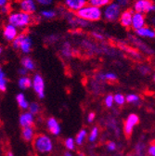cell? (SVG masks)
I'll use <instances>...</instances> for the list:
<instances>
[{"instance_id": "41", "label": "cell", "mask_w": 155, "mask_h": 156, "mask_svg": "<svg viewBox=\"0 0 155 156\" xmlns=\"http://www.w3.org/2000/svg\"><path fill=\"white\" fill-rule=\"evenodd\" d=\"M95 118H96V113L93 112H89L88 115H87V122H88L89 124H91V123L94 122Z\"/></svg>"}, {"instance_id": "36", "label": "cell", "mask_w": 155, "mask_h": 156, "mask_svg": "<svg viewBox=\"0 0 155 156\" xmlns=\"http://www.w3.org/2000/svg\"><path fill=\"white\" fill-rule=\"evenodd\" d=\"M139 70V72H140V73H141L142 75H148V74H150V67H149V66H146V65L140 66Z\"/></svg>"}, {"instance_id": "13", "label": "cell", "mask_w": 155, "mask_h": 156, "mask_svg": "<svg viewBox=\"0 0 155 156\" xmlns=\"http://www.w3.org/2000/svg\"><path fill=\"white\" fill-rule=\"evenodd\" d=\"M47 128L53 136H59L62 132V126L60 122L55 117H49L47 120Z\"/></svg>"}, {"instance_id": "28", "label": "cell", "mask_w": 155, "mask_h": 156, "mask_svg": "<svg viewBox=\"0 0 155 156\" xmlns=\"http://www.w3.org/2000/svg\"><path fill=\"white\" fill-rule=\"evenodd\" d=\"M145 144L143 142H139L135 146L134 156H145Z\"/></svg>"}, {"instance_id": "46", "label": "cell", "mask_w": 155, "mask_h": 156, "mask_svg": "<svg viewBox=\"0 0 155 156\" xmlns=\"http://www.w3.org/2000/svg\"><path fill=\"white\" fill-rule=\"evenodd\" d=\"M7 156H15V155H14L11 151H8V152H7Z\"/></svg>"}, {"instance_id": "27", "label": "cell", "mask_w": 155, "mask_h": 156, "mask_svg": "<svg viewBox=\"0 0 155 156\" xmlns=\"http://www.w3.org/2000/svg\"><path fill=\"white\" fill-rule=\"evenodd\" d=\"M125 97V102H128V103L134 104V105H139L140 103V97L138 94L131 93Z\"/></svg>"}, {"instance_id": "8", "label": "cell", "mask_w": 155, "mask_h": 156, "mask_svg": "<svg viewBox=\"0 0 155 156\" xmlns=\"http://www.w3.org/2000/svg\"><path fill=\"white\" fill-rule=\"evenodd\" d=\"M139 123V117L136 113H130L125 121L124 131L126 136H130L134 131L135 126Z\"/></svg>"}, {"instance_id": "37", "label": "cell", "mask_w": 155, "mask_h": 156, "mask_svg": "<svg viewBox=\"0 0 155 156\" xmlns=\"http://www.w3.org/2000/svg\"><path fill=\"white\" fill-rule=\"evenodd\" d=\"M34 1L41 6H49L52 4L53 0H34Z\"/></svg>"}, {"instance_id": "14", "label": "cell", "mask_w": 155, "mask_h": 156, "mask_svg": "<svg viewBox=\"0 0 155 156\" xmlns=\"http://www.w3.org/2000/svg\"><path fill=\"white\" fill-rule=\"evenodd\" d=\"M19 124L23 128V127H28V126H33L34 124V115H33L31 112H23L19 118Z\"/></svg>"}, {"instance_id": "17", "label": "cell", "mask_w": 155, "mask_h": 156, "mask_svg": "<svg viewBox=\"0 0 155 156\" xmlns=\"http://www.w3.org/2000/svg\"><path fill=\"white\" fill-rule=\"evenodd\" d=\"M22 136H23V139L27 142L33 141V140L34 139V136H35L34 128L33 126L23 127V130H22Z\"/></svg>"}, {"instance_id": "5", "label": "cell", "mask_w": 155, "mask_h": 156, "mask_svg": "<svg viewBox=\"0 0 155 156\" xmlns=\"http://www.w3.org/2000/svg\"><path fill=\"white\" fill-rule=\"evenodd\" d=\"M121 12L122 8L116 2H111L105 7L104 10L102 11V17L110 23H114L118 21Z\"/></svg>"}, {"instance_id": "31", "label": "cell", "mask_w": 155, "mask_h": 156, "mask_svg": "<svg viewBox=\"0 0 155 156\" xmlns=\"http://www.w3.org/2000/svg\"><path fill=\"white\" fill-rule=\"evenodd\" d=\"M28 112H31L33 115H36L39 113L40 112V105L38 104L37 102H32L29 104V107H28Z\"/></svg>"}, {"instance_id": "38", "label": "cell", "mask_w": 155, "mask_h": 156, "mask_svg": "<svg viewBox=\"0 0 155 156\" xmlns=\"http://www.w3.org/2000/svg\"><path fill=\"white\" fill-rule=\"evenodd\" d=\"M147 152L150 156H155V145L154 143L150 144L148 149H147Z\"/></svg>"}, {"instance_id": "42", "label": "cell", "mask_w": 155, "mask_h": 156, "mask_svg": "<svg viewBox=\"0 0 155 156\" xmlns=\"http://www.w3.org/2000/svg\"><path fill=\"white\" fill-rule=\"evenodd\" d=\"M91 34L96 38V39H99V40H103L104 39V36L101 34H100V33H97V32H92L91 33Z\"/></svg>"}, {"instance_id": "23", "label": "cell", "mask_w": 155, "mask_h": 156, "mask_svg": "<svg viewBox=\"0 0 155 156\" xmlns=\"http://www.w3.org/2000/svg\"><path fill=\"white\" fill-rule=\"evenodd\" d=\"M18 85H19V87L21 89H29L32 87V79L28 76H22L20 79H19V82H18Z\"/></svg>"}, {"instance_id": "24", "label": "cell", "mask_w": 155, "mask_h": 156, "mask_svg": "<svg viewBox=\"0 0 155 156\" xmlns=\"http://www.w3.org/2000/svg\"><path fill=\"white\" fill-rule=\"evenodd\" d=\"M111 2H112V0H87L88 5L99 8V9L105 8Z\"/></svg>"}, {"instance_id": "12", "label": "cell", "mask_w": 155, "mask_h": 156, "mask_svg": "<svg viewBox=\"0 0 155 156\" xmlns=\"http://www.w3.org/2000/svg\"><path fill=\"white\" fill-rule=\"evenodd\" d=\"M87 4V0H64V5L67 9L76 12Z\"/></svg>"}, {"instance_id": "6", "label": "cell", "mask_w": 155, "mask_h": 156, "mask_svg": "<svg viewBox=\"0 0 155 156\" xmlns=\"http://www.w3.org/2000/svg\"><path fill=\"white\" fill-rule=\"evenodd\" d=\"M32 87L34 91V93L37 95V97L39 98L40 100H43L45 96H46V92H45V80L41 74L39 73H35L33 76L32 79Z\"/></svg>"}, {"instance_id": "9", "label": "cell", "mask_w": 155, "mask_h": 156, "mask_svg": "<svg viewBox=\"0 0 155 156\" xmlns=\"http://www.w3.org/2000/svg\"><path fill=\"white\" fill-rule=\"evenodd\" d=\"M146 16L143 13L139 12H134L133 17H132V23H131V27L133 30H139L144 26H146Z\"/></svg>"}, {"instance_id": "1", "label": "cell", "mask_w": 155, "mask_h": 156, "mask_svg": "<svg viewBox=\"0 0 155 156\" xmlns=\"http://www.w3.org/2000/svg\"><path fill=\"white\" fill-rule=\"evenodd\" d=\"M33 146L37 156H48L54 148L52 139L47 134L35 135L33 140Z\"/></svg>"}, {"instance_id": "48", "label": "cell", "mask_w": 155, "mask_h": 156, "mask_svg": "<svg viewBox=\"0 0 155 156\" xmlns=\"http://www.w3.org/2000/svg\"><path fill=\"white\" fill-rule=\"evenodd\" d=\"M79 156H85V154L84 153H79Z\"/></svg>"}, {"instance_id": "32", "label": "cell", "mask_w": 155, "mask_h": 156, "mask_svg": "<svg viewBox=\"0 0 155 156\" xmlns=\"http://www.w3.org/2000/svg\"><path fill=\"white\" fill-rule=\"evenodd\" d=\"M62 54L64 58H70L72 55V49L70 46V44L65 43L62 48Z\"/></svg>"}, {"instance_id": "45", "label": "cell", "mask_w": 155, "mask_h": 156, "mask_svg": "<svg viewBox=\"0 0 155 156\" xmlns=\"http://www.w3.org/2000/svg\"><path fill=\"white\" fill-rule=\"evenodd\" d=\"M63 156H74V155H73V153H72V151H65V152L63 153Z\"/></svg>"}, {"instance_id": "10", "label": "cell", "mask_w": 155, "mask_h": 156, "mask_svg": "<svg viewBox=\"0 0 155 156\" xmlns=\"http://www.w3.org/2000/svg\"><path fill=\"white\" fill-rule=\"evenodd\" d=\"M19 8H20L21 11L32 15L36 11L37 6L34 0H21L19 2Z\"/></svg>"}, {"instance_id": "11", "label": "cell", "mask_w": 155, "mask_h": 156, "mask_svg": "<svg viewBox=\"0 0 155 156\" xmlns=\"http://www.w3.org/2000/svg\"><path fill=\"white\" fill-rule=\"evenodd\" d=\"M133 9H127L121 12V15L119 17V23L120 24L125 27V28H130L131 27V23H132V17L134 14Z\"/></svg>"}, {"instance_id": "43", "label": "cell", "mask_w": 155, "mask_h": 156, "mask_svg": "<svg viewBox=\"0 0 155 156\" xmlns=\"http://www.w3.org/2000/svg\"><path fill=\"white\" fill-rule=\"evenodd\" d=\"M18 73H19V74H21L22 76H25V75L27 74V73H28V72H27L24 68H23V67H22V68L19 69Z\"/></svg>"}, {"instance_id": "16", "label": "cell", "mask_w": 155, "mask_h": 156, "mask_svg": "<svg viewBox=\"0 0 155 156\" xmlns=\"http://www.w3.org/2000/svg\"><path fill=\"white\" fill-rule=\"evenodd\" d=\"M136 34L139 37H146V38H150L153 39L155 37V31L149 27V26H144L139 30H136Z\"/></svg>"}, {"instance_id": "2", "label": "cell", "mask_w": 155, "mask_h": 156, "mask_svg": "<svg viewBox=\"0 0 155 156\" xmlns=\"http://www.w3.org/2000/svg\"><path fill=\"white\" fill-rule=\"evenodd\" d=\"M76 16L83 19L85 21L91 23V22H99L102 18V10L101 9L96 8L90 5H86L84 8L76 11Z\"/></svg>"}, {"instance_id": "3", "label": "cell", "mask_w": 155, "mask_h": 156, "mask_svg": "<svg viewBox=\"0 0 155 156\" xmlns=\"http://www.w3.org/2000/svg\"><path fill=\"white\" fill-rule=\"evenodd\" d=\"M9 15L8 18L9 23L15 26L16 28H25L33 23L32 15L23 11L11 12Z\"/></svg>"}, {"instance_id": "30", "label": "cell", "mask_w": 155, "mask_h": 156, "mask_svg": "<svg viewBox=\"0 0 155 156\" xmlns=\"http://www.w3.org/2000/svg\"><path fill=\"white\" fill-rule=\"evenodd\" d=\"M113 102L118 106H123L125 103V97L121 93H116L113 95Z\"/></svg>"}, {"instance_id": "21", "label": "cell", "mask_w": 155, "mask_h": 156, "mask_svg": "<svg viewBox=\"0 0 155 156\" xmlns=\"http://www.w3.org/2000/svg\"><path fill=\"white\" fill-rule=\"evenodd\" d=\"M22 67L24 68L27 72H33L35 69V63L32 58L26 56L22 58Z\"/></svg>"}, {"instance_id": "47", "label": "cell", "mask_w": 155, "mask_h": 156, "mask_svg": "<svg viewBox=\"0 0 155 156\" xmlns=\"http://www.w3.org/2000/svg\"><path fill=\"white\" fill-rule=\"evenodd\" d=\"M2 51H3L2 48H0V55H1V54H2Z\"/></svg>"}, {"instance_id": "19", "label": "cell", "mask_w": 155, "mask_h": 156, "mask_svg": "<svg viewBox=\"0 0 155 156\" xmlns=\"http://www.w3.org/2000/svg\"><path fill=\"white\" fill-rule=\"evenodd\" d=\"M131 37V40H132V43L135 44L139 48H140L144 53H147V54H153V50L151 48H150L148 46H146V44L144 42H142L140 39H139L138 37H135V36H130Z\"/></svg>"}, {"instance_id": "44", "label": "cell", "mask_w": 155, "mask_h": 156, "mask_svg": "<svg viewBox=\"0 0 155 156\" xmlns=\"http://www.w3.org/2000/svg\"><path fill=\"white\" fill-rule=\"evenodd\" d=\"M9 4V0H0V8Z\"/></svg>"}, {"instance_id": "22", "label": "cell", "mask_w": 155, "mask_h": 156, "mask_svg": "<svg viewBox=\"0 0 155 156\" xmlns=\"http://www.w3.org/2000/svg\"><path fill=\"white\" fill-rule=\"evenodd\" d=\"M87 130L86 128H83L81 129L78 133L76 134V136L74 139V141H75V144L78 145V146H81L84 144L85 140L87 139Z\"/></svg>"}, {"instance_id": "40", "label": "cell", "mask_w": 155, "mask_h": 156, "mask_svg": "<svg viewBox=\"0 0 155 156\" xmlns=\"http://www.w3.org/2000/svg\"><path fill=\"white\" fill-rule=\"evenodd\" d=\"M0 12L2 14H9L10 13V6L9 4L7 6H4L2 8H0Z\"/></svg>"}, {"instance_id": "20", "label": "cell", "mask_w": 155, "mask_h": 156, "mask_svg": "<svg viewBox=\"0 0 155 156\" xmlns=\"http://www.w3.org/2000/svg\"><path fill=\"white\" fill-rule=\"evenodd\" d=\"M16 101H17L19 107H20L22 110H23V111L28 110L30 102L28 101V100L26 99V97L23 93L20 92L16 95Z\"/></svg>"}, {"instance_id": "33", "label": "cell", "mask_w": 155, "mask_h": 156, "mask_svg": "<svg viewBox=\"0 0 155 156\" xmlns=\"http://www.w3.org/2000/svg\"><path fill=\"white\" fill-rule=\"evenodd\" d=\"M64 145H65V148L67 149V151H74L75 150V146H76L75 141H74V139L73 138H71V136H70V138H67L65 140Z\"/></svg>"}, {"instance_id": "49", "label": "cell", "mask_w": 155, "mask_h": 156, "mask_svg": "<svg viewBox=\"0 0 155 156\" xmlns=\"http://www.w3.org/2000/svg\"><path fill=\"white\" fill-rule=\"evenodd\" d=\"M135 1H138V0H135Z\"/></svg>"}, {"instance_id": "7", "label": "cell", "mask_w": 155, "mask_h": 156, "mask_svg": "<svg viewBox=\"0 0 155 156\" xmlns=\"http://www.w3.org/2000/svg\"><path fill=\"white\" fill-rule=\"evenodd\" d=\"M133 10L139 13H150L155 10V5L151 0H138L133 5Z\"/></svg>"}, {"instance_id": "35", "label": "cell", "mask_w": 155, "mask_h": 156, "mask_svg": "<svg viewBox=\"0 0 155 156\" xmlns=\"http://www.w3.org/2000/svg\"><path fill=\"white\" fill-rule=\"evenodd\" d=\"M106 147L109 151H116V149H117V144H116L115 141H109L107 143Z\"/></svg>"}, {"instance_id": "25", "label": "cell", "mask_w": 155, "mask_h": 156, "mask_svg": "<svg viewBox=\"0 0 155 156\" xmlns=\"http://www.w3.org/2000/svg\"><path fill=\"white\" fill-rule=\"evenodd\" d=\"M8 88V79L7 75L2 67H0V91L5 92Z\"/></svg>"}, {"instance_id": "26", "label": "cell", "mask_w": 155, "mask_h": 156, "mask_svg": "<svg viewBox=\"0 0 155 156\" xmlns=\"http://www.w3.org/2000/svg\"><path fill=\"white\" fill-rule=\"evenodd\" d=\"M99 136H100V129L98 126H94L90 132L87 134V139H88V141L90 143H94L97 141V140H98L99 138Z\"/></svg>"}, {"instance_id": "15", "label": "cell", "mask_w": 155, "mask_h": 156, "mask_svg": "<svg viewBox=\"0 0 155 156\" xmlns=\"http://www.w3.org/2000/svg\"><path fill=\"white\" fill-rule=\"evenodd\" d=\"M19 34L18 33V28H16L15 26L8 23L3 30V35L5 37V39L7 41H13L14 39L16 38V36Z\"/></svg>"}, {"instance_id": "39", "label": "cell", "mask_w": 155, "mask_h": 156, "mask_svg": "<svg viewBox=\"0 0 155 156\" xmlns=\"http://www.w3.org/2000/svg\"><path fill=\"white\" fill-rule=\"evenodd\" d=\"M116 3H117L121 8H125L129 5L130 0H116Z\"/></svg>"}, {"instance_id": "4", "label": "cell", "mask_w": 155, "mask_h": 156, "mask_svg": "<svg viewBox=\"0 0 155 156\" xmlns=\"http://www.w3.org/2000/svg\"><path fill=\"white\" fill-rule=\"evenodd\" d=\"M12 47L15 49H21L24 54H29L33 48V41L29 35L21 34H18L12 41Z\"/></svg>"}, {"instance_id": "29", "label": "cell", "mask_w": 155, "mask_h": 156, "mask_svg": "<svg viewBox=\"0 0 155 156\" xmlns=\"http://www.w3.org/2000/svg\"><path fill=\"white\" fill-rule=\"evenodd\" d=\"M40 16L46 20H51L57 16V13L55 10L52 9H43L40 11Z\"/></svg>"}, {"instance_id": "18", "label": "cell", "mask_w": 155, "mask_h": 156, "mask_svg": "<svg viewBox=\"0 0 155 156\" xmlns=\"http://www.w3.org/2000/svg\"><path fill=\"white\" fill-rule=\"evenodd\" d=\"M97 80L99 82H104V81H110V82H115L117 80V75L114 73H100L96 76Z\"/></svg>"}, {"instance_id": "34", "label": "cell", "mask_w": 155, "mask_h": 156, "mask_svg": "<svg viewBox=\"0 0 155 156\" xmlns=\"http://www.w3.org/2000/svg\"><path fill=\"white\" fill-rule=\"evenodd\" d=\"M113 95L112 94H108L105 99H104V104L107 108H111L113 107Z\"/></svg>"}]
</instances>
